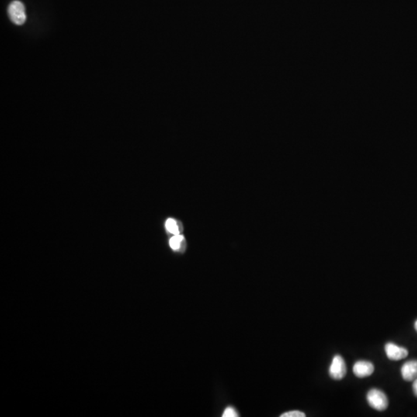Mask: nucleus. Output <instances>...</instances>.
Segmentation results:
<instances>
[{
	"label": "nucleus",
	"instance_id": "7",
	"mask_svg": "<svg viewBox=\"0 0 417 417\" xmlns=\"http://www.w3.org/2000/svg\"><path fill=\"white\" fill-rule=\"evenodd\" d=\"M165 227H166L167 230H168L170 233H172V234H175V235H179V227H178V224H177L176 221H175V220H173V219H168V220H167L166 223H165Z\"/></svg>",
	"mask_w": 417,
	"mask_h": 417
},
{
	"label": "nucleus",
	"instance_id": "9",
	"mask_svg": "<svg viewBox=\"0 0 417 417\" xmlns=\"http://www.w3.org/2000/svg\"><path fill=\"white\" fill-rule=\"evenodd\" d=\"M281 417H304L305 414L304 413L300 412V411H290V412L285 413L280 416Z\"/></svg>",
	"mask_w": 417,
	"mask_h": 417
},
{
	"label": "nucleus",
	"instance_id": "10",
	"mask_svg": "<svg viewBox=\"0 0 417 417\" xmlns=\"http://www.w3.org/2000/svg\"><path fill=\"white\" fill-rule=\"evenodd\" d=\"M223 417H238L237 415V413L236 411H234V409L233 408H227L226 409V411H224L223 414Z\"/></svg>",
	"mask_w": 417,
	"mask_h": 417
},
{
	"label": "nucleus",
	"instance_id": "6",
	"mask_svg": "<svg viewBox=\"0 0 417 417\" xmlns=\"http://www.w3.org/2000/svg\"><path fill=\"white\" fill-rule=\"evenodd\" d=\"M402 376L406 381H414L417 377V360L406 362L401 369Z\"/></svg>",
	"mask_w": 417,
	"mask_h": 417
},
{
	"label": "nucleus",
	"instance_id": "3",
	"mask_svg": "<svg viewBox=\"0 0 417 417\" xmlns=\"http://www.w3.org/2000/svg\"><path fill=\"white\" fill-rule=\"evenodd\" d=\"M347 369L345 360L341 355H335L329 368V375L331 379L340 380L346 375Z\"/></svg>",
	"mask_w": 417,
	"mask_h": 417
},
{
	"label": "nucleus",
	"instance_id": "12",
	"mask_svg": "<svg viewBox=\"0 0 417 417\" xmlns=\"http://www.w3.org/2000/svg\"><path fill=\"white\" fill-rule=\"evenodd\" d=\"M414 327H415L416 331H417V320L416 321L415 324H414Z\"/></svg>",
	"mask_w": 417,
	"mask_h": 417
},
{
	"label": "nucleus",
	"instance_id": "11",
	"mask_svg": "<svg viewBox=\"0 0 417 417\" xmlns=\"http://www.w3.org/2000/svg\"><path fill=\"white\" fill-rule=\"evenodd\" d=\"M413 390H414V394H415L416 397H417V377L414 380V383H413Z\"/></svg>",
	"mask_w": 417,
	"mask_h": 417
},
{
	"label": "nucleus",
	"instance_id": "4",
	"mask_svg": "<svg viewBox=\"0 0 417 417\" xmlns=\"http://www.w3.org/2000/svg\"><path fill=\"white\" fill-rule=\"evenodd\" d=\"M385 351H386L387 357L391 360H401V359H405L408 355V351L407 349L404 347L398 346L391 342L386 344L385 346Z\"/></svg>",
	"mask_w": 417,
	"mask_h": 417
},
{
	"label": "nucleus",
	"instance_id": "8",
	"mask_svg": "<svg viewBox=\"0 0 417 417\" xmlns=\"http://www.w3.org/2000/svg\"><path fill=\"white\" fill-rule=\"evenodd\" d=\"M184 237L181 235H175V237H172L170 240V247H172V249L179 250L180 247L181 243L183 241Z\"/></svg>",
	"mask_w": 417,
	"mask_h": 417
},
{
	"label": "nucleus",
	"instance_id": "2",
	"mask_svg": "<svg viewBox=\"0 0 417 417\" xmlns=\"http://www.w3.org/2000/svg\"><path fill=\"white\" fill-rule=\"evenodd\" d=\"M8 15L13 23L18 26L23 24L26 20V9L20 1H13L8 7Z\"/></svg>",
	"mask_w": 417,
	"mask_h": 417
},
{
	"label": "nucleus",
	"instance_id": "1",
	"mask_svg": "<svg viewBox=\"0 0 417 417\" xmlns=\"http://www.w3.org/2000/svg\"><path fill=\"white\" fill-rule=\"evenodd\" d=\"M366 398L369 406L376 411H383L388 407V398L381 390L372 389L368 392Z\"/></svg>",
	"mask_w": 417,
	"mask_h": 417
},
{
	"label": "nucleus",
	"instance_id": "5",
	"mask_svg": "<svg viewBox=\"0 0 417 417\" xmlns=\"http://www.w3.org/2000/svg\"><path fill=\"white\" fill-rule=\"evenodd\" d=\"M374 366L368 361H358L353 366V373L359 378L368 377L374 372Z\"/></svg>",
	"mask_w": 417,
	"mask_h": 417
}]
</instances>
